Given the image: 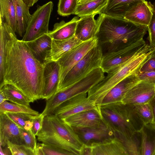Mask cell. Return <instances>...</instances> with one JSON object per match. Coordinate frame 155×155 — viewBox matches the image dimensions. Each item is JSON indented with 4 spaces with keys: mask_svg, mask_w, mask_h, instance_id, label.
I'll list each match as a JSON object with an SVG mask.
<instances>
[{
    "mask_svg": "<svg viewBox=\"0 0 155 155\" xmlns=\"http://www.w3.org/2000/svg\"><path fill=\"white\" fill-rule=\"evenodd\" d=\"M101 109L104 121L110 127L127 135L139 132L144 125L132 105L117 103L101 106Z\"/></svg>",
    "mask_w": 155,
    "mask_h": 155,
    "instance_id": "obj_5",
    "label": "cell"
},
{
    "mask_svg": "<svg viewBox=\"0 0 155 155\" xmlns=\"http://www.w3.org/2000/svg\"><path fill=\"white\" fill-rule=\"evenodd\" d=\"M88 0H78V5Z\"/></svg>",
    "mask_w": 155,
    "mask_h": 155,
    "instance_id": "obj_50",
    "label": "cell"
},
{
    "mask_svg": "<svg viewBox=\"0 0 155 155\" xmlns=\"http://www.w3.org/2000/svg\"><path fill=\"white\" fill-rule=\"evenodd\" d=\"M154 48L147 44L127 61L110 70L103 79L87 93L88 97L101 108L102 100L108 92L124 78L137 73L150 58Z\"/></svg>",
    "mask_w": 155,
    "mask_h": 155,
    "instance_id": "obj_3",
    "label": "cell"
},
{
    "mask_svg": "<svg viewBox=\"0 0 155 155\" xmlns=\"http://www.w3.org/2000/svg\"><path fill=\"white\" fill-rule=\"evenodd\" d=\"M5 101L0 104V112H6L24 113L34 115H38L39 113L31 109L30 107L21 105Z\"/></svg>",
    "mask_w": 155,
    "mask_h": 155,
    "instance_id": "obj_32",
    "label": "cell"
},
{
    "mask_svg": "<svg viewBox=\"0 0 155 155\" xmlns=\"http://www.w3.org/2000/svg\"><path fill=\"white\" fill-rule=\"evenodd\" d=\"M151 106L153 115V121L152 124L155 125V94L149 101Z\"/></svg>",
    "mask_w": 155,
    "mask_h": 155,
    "instance_id": "obj_44",
    "label": "cell"
},
{
    "mask_svg": "<svg viewBox=\"0 0 155 155\" xmlns=\"http://www.w3.org/2000/svg\"><path fill=\"white\" fill-rule=\"evenodd\" d=\"M73 128L83 143L86 144L102 141L114 136L112 129L105 122L98 127Z\"/></svg>",
    "mask_w": 155,
    "mask_h": 155,
    "instance_id": "obj_17",
    "label": "cell"
},
{
    "mask_svg": "<svg viewBox=\"0 0 155 155\" xmlns=\"http://www.w3.org/2000/svg\"><path fill=\"white\" fill-rule=\"evenodd\" d=\"M154 155H155V153H154Z\"/></svg>",
    "mask_w": 155,
    "mask_h": 155,
    "instance_id": "obj_51",
    "label": "cell"
},
{
    "mask_svg": "<svg viewBox=\"0 0 155 155\" xmlns=\"http://www.w3.org/2000/svg\"><path fill=\"white\" fill-rule=\"evenodd\" d=\"M7 101L6 96L3 91L0 89V104Z\"/></svg>",
    "mask_w": 155,
    "mask_h": 155,
    "instance_id": "obj_49",
    "label": "cell"
},
{
    "mask_svg": "<svg viewBox=\"0 0 155 155\" xmlns=\"http://www.w3.org/2000/svg\"><path fill=\"white\" fill-rule=\"evenodd\" d=\"M137 73L126 78L112 88L103 98L101 106L122 103V100L127 92L140 81Z\"/></svg>",
    "mask_w": 155,
    "mask_h": 155,
    "instance_id": "obj_16",
    "label": "cell"
},
{
    "mask_svg": "<svg viewBox=\"0 0 155 155\" xmlns=\"http://www.w3.org/2000/svg\"><path fill=\"white\" fill-rule=\"evenodd\" d=\"M108 0H89L77 5L74 14L80 18L102 13Z\"/></svg>",
    "mask_w": 155,
    "mask_h": 155,
    "instance_id": "obj_27",
    "label": "cell"
},
{
    "mask_svg": "<svg viewBox=\"0 0 155 155\" xmlns=\"http://www.w3.org/2000/svg\"><path fill=\"white\" fill-rule=\"evenodd\" d=\"M44 85L41 98L47 100L57 91L59 84L60 68L57 62L44 64Z\"/></svg>",
    "mask_w": 155,
    "mask_h": 155,
    "instance_id": "obj_14",
    "label": "cell"
},
{
    "mask_svg": "<svg viewBox=\"0 0 155 155\" xmlns=\"http://www.w3.org/2000/svg\"><path fill=\"white\" fill-rule=\"evenodd\" d=\"M96 21L97 45L103 55L127 47L143 38L148 26L129 21L124 17L99 14Z\"/></svg>",
    "mask_w": 155,
    "mask_h": 155,
    "instance_id": "obj_2",
    "label": "cell"
},
{
    "mask_svg": "<svg viewBox=\"0 0 155 155\" xmlns=\"http://www.w3.org/2000/svg\"><path fill=\"white\" fill-rule=\"evenodd\" d=\"M0 155H12L8 145L4 147L0 146Z\"/></svg>",
    "mask_w": 155,
    "mask_h": 155,
    "instance_id": "obj_47",
    "label": "cell"
},
{
    "mask_svg": "<svg viewBox=\"0 0 155 155\" xmlns=\"http://www.w3.org/2000/svg\"><path fill=\"white\" fill-rule=\"evenodd\" d=\"M44 64L34 55L25 42L17 38L8 43L2 82L12 85L33 102L41 98Z\"/></svg>",
    "mask_w": 155,
    "mask_h": 155,
    "instance_id": "obj_1",
    "label": "cell"
},
{
    "mask_svg": "<svg viewBox=\"0 0 155 155\" xmlns=\"http://www.w3.org/2000/svg\"><path fill=\"white\" fill-rule=\"evenodd\" d=\"M29 7L32 6L39 0H22Z\"/></svg>",
    "mask_w": 155,
    "mask_h": 155,
    "instance_id": "obj_48",
    "label": "cell"
},
{
    "mask_svg": "<svg viewBox=\"0 0 155 155\" xmlns=\"http://www.w3.org/2000/svg\"><path fill=\"white\" fill-rule=\"evenodd\" d=\"M4 91L7 101L12 103L30 107L31 100L22 92L13 86L9 84H4L0 87Z\"/></svg>",
    "mask_w": 155,
    "mask_h": 155,
    "instance_id": "obj_31",
    "label": "cell"
},
{
    "mask_svg": "<svg viewBox=\"0 0 155 155\" xmlns=\"http://www.w3.org/2000/svg\"><path fill=\"white\" fill-rule=\"evenodd\" d=\"M53 6L51 1L42 6H38L31 15L22 39L23 41L26 42L32 41L48 33L49 21Z\"/></svg>",
    "mask_w": 155,
    "mask_h": 155,
    "instance_id": "obj_8",
    "label": "cell"
},
{
    "mask_svg": "<svg viewBox=\"0 0 155 155\" xmlns=\"http://www.w3.org/2000/svg\"><path fill=\"white\" fill-rule=\"evenodd\" d=\"M91 110H96L101 113V108L93 100L88 97L87 93H83L61 104L55 109L52 114L63 120L78 113Z\"/></svg>",
    "mask_w": 155,
    "mask_h": 155,
    "instance_id": "obj_9",
    "label": "cell"
},
{
    "mask_svg": "<svg viewBox=\"0 0 155 155\" xmlns=\"http://www.w3.org/2000/svg\"><path fill=\"white\" fill-rule=\"evenodd\" d=\"M17 38L15 33L5 22L0 20V81H2L8 42Z\"/></svg>",
    "mask_w": 155,
    "mask_h": 155,
    "instance_id": "obj_22",
    "label": "cell"
},
{
    "mask_svg": "<svg viewBox=\"0 0 155 155\" xmlns=\"http://www.w3.org/2000/svg\"><path fill=\"white\" fill-rule=\"evenodd\" d=\"M97 45V39L96 37L88 41L82 42L63 55L57 61L60 68L59 85L71 68L89 51Z\"/></svg>",
    "mask_w": 155,
    "mask_h": 155,
    "instance_id": "obj_10",
    "label": "cell"
},
{
    "mask_svg": "<svg viewBox=\"0 0 155 155\" xmlns=\"http://www.w3.org/2000/svg\"><path fill=\"white\" fill-rule=\"evenodd\" d=\"M155 71V48L148 59L141 66L138 73Z\"/></svg>",
    "mask_w": 155,
    "mask_h": 155,
    "instance_id": "obj_40",
    "label": "cell"
},
{
    "mask_svg": "<svg viewBox=\"0 0 155 155\" xmlns=\"http://www.w3.org/2000/svg\"><path fill=\"white\" fill-rule=\"evenodd\" d=\"M114 135L121 142L128 155H140V139L139 132L132 136L127 135L112 129Z\"/></svg>",
    "mask_w": 155,
    "mask_h": 155,
    "instance_id": "obj_29",
    "label": "cell"
},
{
    "mask_svg": "<svg viewBox=\"0 0 155 155\" xmlns=\"http://www.w3.org/2000/svg\"><path fill=\"white\" fill-rule=\"evenodd\" d=\"M20 132L24 144L32 150L34 153L37 146L35 136L31 130H27L20 128Z\"/></svg>",
    "mask_w": 155,
    "mask_h": 155,
    "instance_id": "obj_36",
    "label": "cell"
},
{
    "mask_svg": "<svg viewBox=\"0 0 155 155\" xmlns=\"http://www.w3.org/2000/svg\"><path fill=\"white\" fill-rule=\"evenodd\" d=\"M4 20L15 33L17 32L18 24L13 0H0V20Z\"/></svg>",
    "mask_w": 155,
    "mask_h": 155,
    "instance_id": "obj_30",
    "label": "cell"
},
{
    "mask_svg": "<svg viewBox=\"0 0 155 155\" xmlns=\"http://www.w3.org/2000/svg\"><path fill=\"white\" fill-rule=\"evenodd\" d=\"M24 144L20 128L5 113L0 112V146H7V142Z\"/></svg>",
    "mask_w": 155,
    "mask_h": 155,
    "instance_id": "obj_15",
    "label": "cell"
},
{
    "mask_svg": "<svg viewBox=\"0 0 155 155\" xmlns=\"http://www.w3.org/2000/svg\"><path fill=\"white\" fill-rule=\"evenodd\" d=\"M79 18L75 16L70 21L65 22L62 20L55 23L53 30L49 31L47 34L53 39L63 40L74 36L78 21Z\"/></svg>",
    "mask_w": 155,
    "mask_h": 155,
    "instance_id": "obj_23",
    "label": "cell"
},
{
    "mask_svg": "<svg viewBox=\"0 0 155 155\" xmlns=\"http://www.w3.org/2000/svg\"><path fill=\"white\" fill-rule=\"evenodd\" d=\"M95 15L81 17L78 21L74 36L82 42L96 37L97 25Z\"/></svg>",
    "mask_w": 155,
    "mask_h": 155,
    "instance_id": "obj_21",
    "label": "cell"
},
{
    "mask_svg": "<svg viewBox=\"0 0 155 155\" xmlns=\"http://www.w3.org/2000/svg\"><path fill=\"white\" fill-rule=\"evenodd\" d=\"M145 0H108L102 13L115 17H122L132 7Z\"/></svg>",
    "mask_w": 155,
    "mask_h": 155,
    "instance_id": "obj_26",
    "label": "cell"
},
{
    "mask_svg": "<svg viewBox=\"0 0 155 155\" xmlns=\"http://www.w3.org/2000/svg\"><path fill=\"white\" fill-rule=\"evenodd\" d=\"M7 145L12 155H34V152L24 144H14L8 141Z\"/></svg>",
    "mask_w": 155,
    "mask_h": 155,
    "instance_id": "obj_37",
    "label": "cell"
},
{
    "mask_svg": "<svg viewBox=\"0 0 155 155\" xmlns=\"http://www.w3.org/2000/svg\"><path fill=\"white\" fill-rule=\"evenodd\" d=\"M140 81L151 83L155 85V71L138 73Z\"/></svg>",
    "mask_w": 155,
    "mask_h": 155,
    "instance_id": "obj_42",
    "label": "cell"
},
{
    "mask_svg": "<svg viewBox=\"0 0 155 155\" xmlns=\"http://www.w3.org/2000/svg\"><path fill=\"white\" fill-rule=\"evenodd\" d=\"M8 117L20 128L24 129L25 122L33 118L35 115L24 113L6 112L5 113Z\"/></svg>",
    "mask_w": 155,
    "mask_h": 155,
    "instance_id": "obj_35",
    "label": "cell"
},
{
    "mask_svg": "<svg viewBox=\"0 0 155 155\" xmlns=\"http://www.w3.org/2000/svg\"><path fill=\"white\" fill-rule=\"evenodd\" d=\"M35 116L33 118L27 120L25 122L24 127V129L27 130H31L33 124V119Z\"/></svg>",
    "mask_w": 155,
    "mask_h": 155,
    "instance_id": "obj_45",
    "label": "cell"
},
{
    "mask_svg": "<svg viewBox=\"0 0 155 155\" xmlns=\"http://www.w3.org/2000/svg\"><path fill=\"white\" fill-rule=\"evenodd\" d=\"M52 39L47 34L33 40L25 42L35 57L43 64L48 62Z\"/></svg>",
    "mask_w": 155,
    "mask_h": 155,
    "instance_id": "obj_20",
    "label": "cell"
},
{
    "mask_svg": "<svg viewBox=\"0 0 155 155\" xmlns=\"http://www.w3.org/2000/svg\"><path fill=\"white\" fill-rule=\"evenodd\" d=\"M155 93V85L151 83L140 81L126 94L121 103L134 105L149 102Z\"/></svg>",
    "mask_w": 155,
    "mask_h": 155,
    "instance_id": "obj_12",
    "label": "cell"
},
{
    "mask_svg": "<svg viewBox=\"0 0 155 155\" xmlns=\"http://www.w3.org/2000/svg\"><path fill=\"white\" fill-rule=\"evenodd\" d=\"M153 14L149 25L148 26L149 36L148 39L149 45L155 47V2L152 4Z\"/></svg>",
    "mask_w": 155,
    "mask_h": 155,
    "instance_id": "obj_38",
    "label": "cell"
},
{
    "mask_svg": "<svg viewBox=\"0 0 155 155\" xmlns=\"http://www.w3.org/2000/svg\"><path fill=\"white\" fill-rule=\"evenodd\" d=\"M141 155H154L155 153V125L144 124L139 132Z\"/></svg>",
    "mask_w": 155,
    "mask_h": 155,
    "instance_id": "obj_25",
    "label": "cell"
},
{
    "mask_svg": "<svg viewBox=\"0 0 155 155\" xmlns=\"http://www.w3.org/2000/svg\"><path fill=\"white\" fill-rule=\"evenodd\" d=\"M82 42L75 36L63 40L52 39L48 62L57 61L63 55Z\"/></svg>",
    "mask_w": 155,
    "mask_h": 155,
    "instance_id": "obj_24",
    "label": "cell"
},
{
    "mask_svg": "<svg viewBox=\"0 0 155 155\" xmlns=\"http://www.w3.org/2000/svg\"><path fill=\"white\" fill-rule=\"evenodd\" d=\"M13 1L18 24L17 32L20 36L23 37L31 15L29 11V7L22 0Z\"/></svg>",
    "mask_w": 155,
    "mask_h": 155,
    "instance_id": "obj_28",
    "label": "cell"
},
{
    "mask_svg": "<svg viewBox=\"0 0 155 155\" xmlns=\"http://www.w3.org/2000/svg\"><path fill=\"white\" fill-rule=\"evenodd\" d=\"M91 145L92 155H128L121 142L114 136L102 141L93 142Z\"/></svg>",
    "mask_w": 155,
    "mask_h": 155,
    "instance_id": "obj_19",
    "label": "cell"
},
{
    "mask_svg": "<svg viewBox=\"0 0 155 155\" xmlns=\"http://www.w3.org/2000/svg\"><path fill=\"white\" fill-rule=\"evenodd\" d=\"M43 143H38L35 151V155H44L43 147Z\"/></svg>",
    "mask_w": 155,
    "mask_h": 155,
    "instance_id": "obj_46",
    "label": "cell"
},
{
    "mask_svg": "<svg viewBox=\"0 0 155 155\" xmlns=\"http://www.w3.org/2000/svg\"><path fill=\"white\" fill-rule=\"evenodd\" d=\"M62 120L73 128L96 127L104 123L102 114L94 110L82 112Z\"/></svg>",
    "mask_w": 155,
    "mask_h": 155,
    "instance_id": "obj_13",
    "label": "cell"
},
{
    "mask_svg": "<svg viewBox=\"0 0 155 155\" xmlns=\"http://www.w3.org/2000/svg\"><path fill=\"white\" fill-rule=\"evenodd\" d=\"M43 149L44 155H73L71 153L64 149L56 147L44 143Z\"/></svg>",
    "mask_w": 155,
    "mask_h": 155,
    "instance_id": "obj_39",
    "label": "cell"
},
{
    "mask_svg": "<svg viewBox=\"0 0 155 155\" xmlns=\"http://www.w3.org/2000/svg\"><path fill=\"white\" fill-rule=\"evenodd\" d=\"M132 105L135 111L144 124L153 123V115L149 102Z\"/></svg>",
    "mask_w": 155,
    "mask_h": 155,
    "instance_id": "obj_33",
    "label": "cell"
},
{
    "mask_svg": "<svg viewBox=\"0 0 155 155\" xmlns=\"http://www.w3.org/2000/svg\"><path fill=\"white\" fill-rule=\"evenodd\" d=\"M104 73L100 67L97 68L79 81L57 91L47 100L42 114L45 116L51 114L57 107L65 101L80 94L87 93L103 79Z\"/></svg>",
    "mask_w": 155,
    "mask_h": 155,
    "instance_id": "obj_6",
    "label": "cell"
},
{
    "mask_svg": "<svg viewBox=\"0 0 155 155\" xmlns=\"http://www.w3.org/2000/svg\"><path fill=\"white\" fill-rule=\"evenodd\" d=\"M78 0H58L57 12L62 16L74 14L78 4Z\"/></svg>",
    "mask_w": 155,
    "mask_h": 155,
    "instance_id": "obj_34",
    "label": "cell"
},
{
    "mask_svg": "<svg viewBox=\"0 0 155 155\" xmlns=\"http://www.w3.org/2000/svg\"><path fill=\"white\" fill-rule=\"evenodd\" d=\"M147 44L143 38L117 51L103 55L100 68L104 73L126 62L133 57Z\"/></svg>",
    "mask_w": 155,
    "mask_h": 155,
    "instance_id": "obj_11",
    "label": "cell"
},
{
    "mask_svg": "<svg viewBox=\"0 0 155 155\" xmlns=\"http://www.w3.org/2000/svg\"><path fill=\"white\" fill-rule=\"evenodd\" d=\"M45 116L42 114L36 116L33 119V126L31 131L36 136L42 128Z\"/></svg>",
    "mask_w": 155,
    "mask_h": 155,
    "instance_id": "obj_41",
    "label": "cell"
},
{
    "mask_svg": "<svg viewBox=\"0 0 155 155\" xmlns=\"http://www.w3.org/2000/svg\"><path fill=\"white\" fill-rule=\"evenodd\" d=\"M153 5L145 1L134 5L125 13L124 18L133 23L148 26L153 14Z\"/></svg>",
    "mask_w": 155,
    "mask_h": 155,
    "instance_id": "obj_18",
    "label": "cell"
},
{
    "mask_svg": "<svg viewBox=\"0 0 155 155\" xmlns=\"http://www.w3.org/2000/svg\"><path fill=\"white\" fill-rule=\"evenodd\" d=\"M92 155V148L91 145L83 143L80 155Z\"/></svg>",
    "mask_w": 155,
    "mask_h": 155,
    "instance_id": "obj_43",
    "label": "cell"
},
{
    "mask_svg": "<svg viewBox=\"0 0 155 155\" xmlns=\"http://www.w3.org/2000/svg\"><path fill=\"white\" fill-rule=\"evenodd\" d=\"M36 136L44 144L80 155L83 143L74 129L54 114L45 116L42 128Z\"/></svg>",
    "mask_w": 155,
    "mask_h": 155,
    "instance_id": "obj_4",
    "label": "cell"
},
{
    "mask_svg": "<svg viewBox=\"0 0 155 155\" xmlns=\"http://www.w3.org/2000/svg\"><path fill=\"white\" fill-rule=\"evenodd\" d=\"M103 56L97 45L89 51L69 71L58 87V91L82 79L92 71L100 68Z\"/></svg>",
    "mask_w": 155,
    "mask_h": 155,
    "instance_id": "obj_7",
    "label": "cell"
}]
</instances>
